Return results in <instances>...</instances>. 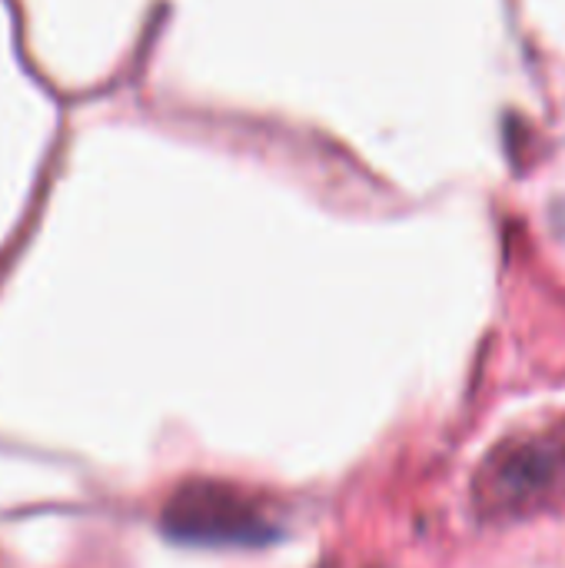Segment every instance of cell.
I'll return each mask as SVG.
<instances>
[{
  "instance_id": "obj_1",
  "label": "cell",
  "mask_w": 565,
  "mask_h": 568,
  "mask_svg": "<svg viewBox=\"0 0 565 568\" xmlns=\"http://www.w3.org/2000/svg\"><path fill=\"white\" fill-rule=\"evenodd\" d=\"M476 506L490 519H519L565 496V436L503 443L476 476Z\"/></svg>"
},
{
  "instance_id": "obj_2",
  "label": "cell",
  "mask_w": 565,
  "mask_h": 568,
  "mask_svg": "<svg viewBox=\"0 0 565 568\" xmlns=\"http://www.w3.org/2000/svg\"><path fill=\"white\" fill-rule=\"evenodd\" d=\"M163 523L176 539L213 542V546L256 542V539H266L270 532L263 513L246 496H240L230 486H213V483L183 486L167 506Z\"/></svg>"
}]
</instances>
